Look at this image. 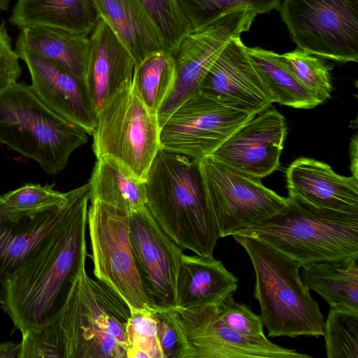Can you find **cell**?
<instances>
[{
  "instance_id": "8d00e7d4",
  "label": "cell",
  "mask_w": 358,
  "mask_h": 358,
  "mask_svg": "<svg viewBox=\"0 0 358 358\" xmlns=\"http://www.w3.org/2000/svg\"><path fill=\"white\" fill-rule=\"evenodd\" d=\"M19 57L13 49L4 21L0 24V90L16 83L21 75Z\"/></svg>"
},
{
  "instance_id": "8992f818",
  "label": "cell",
  "mask_w": 358,
  "mask_h": 358,
  "mask_svg": "<svg viewBox=\"0 0 358 358\" xmlns=\"http://www.w3.org/2000/svg\"><path fill=\"white\" fill-rule=\"evenodd\" d=\"M87 135L48 108L31 86L16 82L0 90V143L36 161L48 174L64 170Z\"/></svg>"
},
{
  "instance_id": "d590c367",
  "label": "cell",
  "mask_w": 358,
  "mask_h": 358,
  "mask_svg": "<svg viewBox=\"0 0 358 358\" xmlns=\"http://www.w3.org/2000/svg\"><path fill=\"white\" fill-rule=\"evenodd\" d=\"M229 295L217 305L222 320L241 336L257 341L266 340L260 315L255 314L249 306L235 301Z\"/></svg>"
},
{
  "instance_id": "484cf974",
  "label": "cell",
  "mask_w": 358,
  "mask_h": 358,
  "mask_svg": "<svg viewBox=\"0 0 358 358\" xmlns=\"http://www.w3.org/2000/svg\"><path fill=\"white\" fill-rule=\"evenodd\" d=\"M89 185L90 201H99L129 212L145 206V182L112 159H96Z\"/></svg>"
},
{
  "instance_id": "7a4b0ae2",
  "label": "cell",
  "mask_w": 358,
  "mask_h": 358,
  "mask_svg": "<svg viewBox=\"0 0 358 358\" xmlns=\"http://www.w3.org/2000/svg\"><path fill=\"white\" fill-rule=\"evenodd\" d=\"M145 190L148 210L182 250L213 255L220 235L206 203L197 162L160 149L150 167Z\"/></svg>"
},
{
  "instance_id": "5bb4252c",
  "label": "cell",
  "mask_w": 358,
  "mask_h": 358,
  "mask_svg": "<svg viewBox=\"0 0 358 358\" xmlns=\"http://www.w3.org/2000/svg\"><path fill=\"white\" fill-rule=\"evenodd\" d=\"M130 241L143 285L157 306H178L177 279L183 252L146 206L130 213Z\"/></svg>"
},
{
  "instance_id": "277c9868",
  "label": "cell",
  "mask_w": 358,
  "mask_h": 358,
  "mask_svg": "<svg viewBox=\"0 0 358 358\" xmlns=\"http://www.w3.org/2000/svg\"><path fill=\"white\" fill-rule=\"evenodd\" d=\"M255 273L254 295L269 337L323 336L324 319L300 275L301 265L257 239L233 235Z\"/></svg>"
},
{
  "instance_id": "d6a6232c",
  "label": "cell",
  "mask_w": 358,
  "mask_h": 358,
  "mask_svg": "<svg viewBox=\"0 0 358 358\" xmlns=\"http://www.w3.org/2000/svg\"><path fill=\"white\" fill-rule=\"evenodd\" d=\"M159 33L166 50L175 54L191 32L176 0H138Z\"/></svg>"
},
{
  "instance_id": "83f0119b",
  "label": "cell",
  "mask_w": 358,
  "mask_h": 358,
  "mask_svg": "<svg viewBox=\"0 0 358 358\" xmlns=\"http://www.w3.org/2000/svg\"><path fill=\"white\" fill-rule=\"evenodd\" d=\"M176 78L174 56L162 50L135 64L132 84L143 103L157 114L171 94Z\"/></svg>"
},
{
  "instance_id": "e0dca14e",
  "label": "cell",
  "mask_w": 358,
  "mask_h": 358,
  "mask_svg": "<svg viewBox=\"0 0 358 358\" xmlns=\"http://www.w3.org/2000/svg\"><path fill=\"white\" fill-rule=\"evenodd\" d=\"M199 92L252 115L273 103L241 36L224 47L203 79Z\"/></svg>"
},
{
  "instance_id": "52a82bcc",
  "label": "cell",
  "mask_w": 358,
  "mask_h": 358,
  "mask_svg": "<svg viewBox=\"0 0 358 358\" xmlns=\"http://www.w3.org/2000/svg\"><path fill=\"white\" fill-rule=\"evenodd\" d=\"M160 127L135 90L132 80L123 84L97 113L92 134L96 159L119 163L145 182L150 167L161 149Z\"/></svg>"
},
{
  "instance_id": "5b68a950",
  "label": "cell",
  "mask_w": 358,
  "mask_h": 358,
  "mask_svg": "<svg viewBox=\"0 0 358 358\" xmlns=\"http://www.w3.org/2000/svg\"><path fill=\"white\" fill-rule=\"evenodd\" d=\"M85 263L55 320L64 358H127L129 309L110 287L88 275Z\"/></svg>"
},
{
  "instance_id": "603a6c76",
  "label": "cell",
  "mask_w": 358,
  "mask_h": 358,
  "mask_svg": "<svg viewBox=\"0 0 358 358\" xmlns=\"http://www.w3.org/2000/svg\"><path fill=\"white\" fill-rule=\"evenodd\" d=\"M99 18L92 0H18L9 21L20 30L41 26L90 35Z\"/></svg>"
},
{
  "instance_id": "ffe728a7",
  "label": "cell",
  "mask_w": 358,
  "mask_h": 358,
  "mask_svg": "<svg viewBox=\"0 0 358 358\" xmlns=\"http://www.w3.org/2000/svg\"><path fill=\"white\" fill-rule=\"evenodd\" d=\"M78 193L67 192L62 204L31 215H15L0 209V276L13 271L64 220Z\"/></svg>"
},
{
  "instance_id": "d4e9b609",
  "label": "cell",
  "mask_w": 358,
  "mask_h": 358,
  "mask_svg": "<svg viewBox=\"0 0 358 358\" xmlns=\"http://www.w3.org/2000/svg\"><path fill=\"white\" fill-rule=\"evenodd\" d=\"M18 37L41 56L85 78L89 35L59 28L35 26L20 30Z\"/></svg>"
},
{
  "instance_id": "b9f144b4",
  "label": "cell",
  "mask_w": 358,
  "mask_h": 358,
  "mask_svg": "<svg viewBox=\"0 0 358 358\" xmlns=\"http://www.w3.org/2000/svg\"><path fill=\"white\" fill-rule=\"evenodd\" d=\"M10 0H0V11L7 10L9 6Z\"/></svg>"
},
{
  "instance_id": "74e56055",
  "label": "cell",
  "mask_w": 358,
  "mask_h": 358,
  "mask_svg": "<svg viewBox=\"0 0 358 358\" xmlns=\"http://www.w3.org/2000/svg\"><path fill=\"white\" fill-rule=\"evenodd\" d=\"M159 322L158 342L161 358H177L179 350L178 333L166 308L155 310Z\"/></svg>"
},
{
  "instance_id": "7c38bea8",
  "label": "cell",
  "mask_w": 358,
  "mask_h": 358,
  "mask_svg": "<svg viewBox=\"0 0 358 358\" xmlns=\"http://www.w3.org/2000/svg\"><path fill=\"white\" fill-rule=\"evenodd\" d=\"M253 116L197 92L180 105L161 127V149L197 162L210 156Z\"/></svg>"
},
{
  "instance_id": "8fae6325",
  "label": "cell",
  "mask_w": 358,
  "mask_h": 358,
  "mask_svg": "<svg viewBox=\"0 0 358 358\" xmlns=\"http://www.w3.org/2000/svg\"><path fill=\"white\" fill-rule=\"evenodd\" d=\"M179 340L177 358H312L268 339L247 338L220 317L217 305L166 308Z\"/></svg>"
},
{
  "instance_id": "4316f807",
  "label": "cell",
  "mask_w": 358,
  "mask_h": 358,
  "mask_svg": "<svg viewBox=\"0 0 358 358\" xmlns=\"http://www.w3.org/2000/svg\"><path fill=\"white\" fill-rule=\"evenodd\" d=\"M246 52L273 103L299 109L318 106L280 55L259 47H246Z\"/></svg>"
},
{
  "instance_id": "60d3db41",
  "label": "cell",
  "mask_w": 358,
  "mask_h": 358,
  "mask_svg": "<svg viewBox=\"0 0 358 358\" xmlns=\"http://www.w3.org/2000/svg\"><path fill=\"white\" fill-rule=\"evenodd\" d=\"M6 302L4 280L0 276V304L3 306Z\"/></svg>"
},
{
  "instance_id": "ab89813d",
  "label": "cell",
  "mask_w": 358,
  "mask_h": 358,
  "mask_svg": "<svg viewBox=\"0 0 358 358\" xmlns=\"http://www.w3.org/2000/svg\"><path fill=\"white\" fill-rule=\"evenodd\" d=\"M350 170L352 176L358 178V137L355 134L350 145Z\"/></svg>"
},
{
  "instance_id": "f35d334b",
  "label": "cell",
  "mask_w": 358,
  "mask_h": 358,
  "mask_svg": "<svg viewBox=\"0 0 358 358\" xmlns=\"http://www.w3.org/2000/svg\"><path fill=\"white\" fill-rule=\"evenodd\" d=\"M20 343L13 341L0 343V358H20Z\"/></svg>"
},
{
  "instance_id": "e575fe53",
  "label": "cell",
  "mask_w": 358,
  "mask_h": 358,
  "mask_svg": "<svg viewBox=\"0 0 358 358\" xmlns=\"http://www.w3.org/2000/svg\"><path fill=\"white\" fill-rule=\"evenodd\" d=\"M21 333L20 358H64L63 338L55 321Z\"/></svg>"
},
{
  "instance_id": "ac0fdd59",
  "label": "cell",
  "mask_w": 358,
  "mask_h": 358,
  "mask_svg": "<svg viewBox=\"0 0 358 358\" xmlns=\"http://www.w3.org/2000/svg\"><path fill=\"white\" fill-rule=\"evenodd\" d=\"M288 196L313 207L358 213V178L336 173L323 162L301 157L286 171Z\"/></svg>"
},
{
  "instance_id": "44dd1931",
  "label": "cell",
  "mask_w": 358,
  "mask_h": 358,
  "mask_svg": "<svg viewBox=\"0 0 358 358\" xmlns=\"http://www.w3.org/2000/svg\"><path fill=\"white\" fill-rule=\"evenodd\" d=\"M238 279L213 255H182L177 279L178 306L193 308L218 305L234 295Z\"/></svg>"
},
{
  "instance_id": "f1b7e54d",
  "label": "cell",
  "mask_w": 358,
  "mask_h": 358,
  "mask_svg": "<svg viewBox=\"0 0 358 358\" xmlns=\"http://www.w3.org/2000/svg\"><path fill=\"white\" fill-rule=\"evenodd\" d=\"M191 31L208 25L217 19L239 10L257 14L280 10L282 0H176Z\"/></svg>"
},
{
  "instance_id": "30bf717a",
  "label": "cell",
  "mask_w": 358,
  "mask_h": 358,
  "mask_svg": "<svg viewBox=\"0 0 358 358\" xmlns=\"http://www.w3.org/2000/svg\"><path fill=\"white\" fill-rule=\"evenodd\" d=\"M197 166L207 208L220 238L278 213L287 199L265 187L262 179L232 169L207 157Z\"/></svg>"
},
{
  "instance_id": "836d02e7",
  "label": "cell",
  "mask_w": 358,
  "mask_h": 358,
  "mask_svg": "<svg viewBox=\"0 0 358 358\" xmlns=\"http://www.w3.org/2000/svg\"><path fill=\"white\" fill-rule=\"evenodd\" d=\"M155 310L130 311L127 324V358H161L158 342L159 322Z\"/></svg>"
},
{
  "instance_id": "d6986e66",
  "label": "cell",
  "mask_w": 358,
  "mask_h": 358,
  "mask_svg": "<svg viewBox=\"0 0 358 358\" xmlns=\"http://www.w3.org/2000/svg\"><path fill=\"white\" fill-rule=\"evenodd\" d=\"M89 39L84 79L97 114L123 84L132 80L135 62L128 49L101 18Z\"/></svg>"
},
{
  "instance_id": "4fadbf2b",
  "label": "cell",
  "mask_w": 358,
  "mask_h": 358,
  "mask_svg": "<svg viewBox=\"0 0 358 358\" xmlns=\"http://www.w3.org/2000/svg\"><path fill=\"white\" fill-rule=\"evenodd\" d=\"M257 14L239 10L227 14L188 34L173 55L176 78L174 87L157 113L160 128L186 99L199 92L208 71L227 43L249 31Z\"/></svg>"
},
{
  "instance_id": "9c48e42d",
  "label": "cell",
  "mask_w": 358,
  "mask_h": 358,
  "mask_svg": "<svg viewBox=\"0 0 358 358\" xmlns=\"http://www.w3.org/2000/svg\"><path fill=\"white\" fill-rule=\"evenodd\" d=\"M279 11L298 48L357 62L358 0H282Z\"/></svg>"
},
{
  "instance_id": "3957f363",
  "label": "cell",
  "mask_w": 358,
  "mask_h": 358,
  "mask_svg": "<svg viewBox=\"0 0 358 358\" xmlns=\"http://www.w3.org/2000/svg\"><path fill=\"white\" fill-rule=\"evenodd\" d=\"M287 199L278 213L231 236L261 241L301 266L358 256V213L317 208Z\"/></svg>"
},
{
  "instance_id": "1f68e13d",
  "label": "cell",
  "mask_w": 358,
  "mask_h": 358,
  "mask_svg": "<svg viewBox=\"0 0 358 358\" xmlns=\"http://www.w3.org/2000/svg\"><path fill=\"white\" fill-rule=\"evenodd\" d=\"M67 192L55 190L50 185L26 184L0 195V209L15 215H31L64 203Z\"/></svg>"
},
{
  "instance_id": "ba28073f",
  "label": "cell",
  "mask_w": 358,
  "mask_h": 358,
  "mask_svg": "<svg viewBox=\"0 0 358 358\" xmlns=\"http://www.w3.org/2000/svg\"><path fill=\"white\" fill-rule=\"evenodd\" d=\"M87 228L95 278L136 309L154 310L133 254L129 233L130 213L108 203L90 201Z\"/></svg>"
},
{
  "instance_id": "7402d4cb",
  "label": "cell",
  "mask_w": 358,
  "mask_h": 358,
  "mask_svg": "<svg viewBox=\"0 0 358 358\" xmlns=\"http://www.w3.org/2000/svg\"><path fill=\"white\" fill-rule=\"evenodd\" d=\"M92 1L99 17L130 52L135 64L153 52L166 50L159 33L138 0Z\"/></svg>"
},
{
  "instance_id": "f546056e",
  "label": "cell",
  "mask_w": 358,
  "mask_h": 358,
  "mask_svg": "<svg viewBox=\"0 0 358 358\" xmlns=\"http://www.w3.org/2000/svg\"><path fill=\"white\" fill-rule=\"evenodd\" d=\"M280 57L318 105L331 96L330 68L315 55L297 48Z\"/></svg>"
},
{
  "instance_id": "cb8c5ba5",
  "label": "cell",
  "mask_w": 358,
  "mask_h": 358,
  "mask_svg": "<svg viewBox=\"0 0 358 358\" xmlns=\"http://www.w3.org/2000/svg\"><path fill=\"white\" fill-rule=\"evenodd\" d=\"M301 278L331 308L358 312V256L303 265Z\"/></svg>"
},
{
  "instance_id": "9a60e30c",
  "label": "cell",
  "mask_w": 358,
  "mask_h": 358,
  "mask_svg": "<svg viewBox=\"0 0 358 358\" xmlns=\"http://www.w3.org/2000/svg\"><path fill=\"white\" fill-rule=\"evenodd\" d=\"M286 135L285 117L271 105L241 126L209 157L262 179L280 168Z\"/></svg>"
},
{
  "instance_id": "6da1fadb",
  "label": "cell",
  "mask_w": 358,
  "mask_h": 358,
  "mask_svg": "<svg viewBox=\"0 0 358 358\" xmlns=\"http://www.w3.org/2000/svg\"><path fill=\"white\" fill-rule=\"evenodd\" d=\"M89 182L78 187L64 220L4 278L2 306L20 331L54 322L72 282L88 256Z\"/></svg>"
},
{
  "instance_id": "2e32d148",
  "label": "cell",
  "mask_w": 358,
  "mask_h": 358,
  "mask_svg": "<svg viewBox=\"0 0 358 358\" xmlns=\"http://www.w3.org/2000/svg\"><path fill=\"white\" fill-rule=\"evenodd\" d=\"M15 52L26 64L38 98L64 120L92 135L96 114L85 80L41 56L17 37Z\"/></svg>"
},
{
  "instance_id": "4dcf8cb0",
  "label": "cell",
  "mask_w": 358,
  "mask_h": 358,
  "mask_svg": "<svg viewBox=\"0 0 358 358\" xmlns=\"http://www.w3.org/2000/svg\"><path fill=\"white\" fill-rule=\"evenodd\" d=\"M323 336L328 358H358V312L330 308Z\"/></svg>"
}]
</instances>
